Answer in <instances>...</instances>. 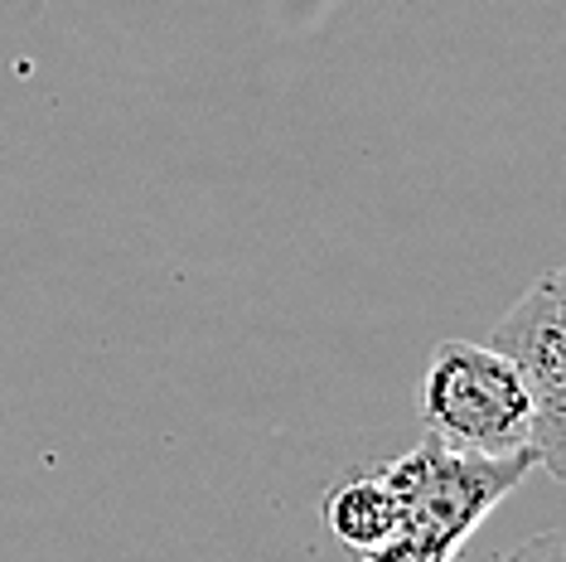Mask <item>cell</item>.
Masks as SVG:
<instances>
[{
	"instance_id": "obj_1",
	"label": "cell",
	"mask_w": 566,
	"mask_h": 562,
	"mask_svg": "<svg viewBox=\"0 0 566 562\" xmlns=\"http://www.w3.org/2000/svg\"><path fill=\"white\" fill-rule=\"evenodd\" d=\"M382 470L402 495V529L364 562H455L489 509L537 470V456H465L427 437Z\"/></svg>"
},
{
	"instance_id": "obj_2",
	"label": "cell",
	"mask_w": 566,
	"mask_h": 562,
	"mask_svg": "<svg viewBox=\"0 0 566 562\" xmlns=\"http://www.w3.org/2000/svg\"><path fill=\"white\" fill-rule=\"evenodd\" d=\"M421 427L431 441L465 456L533 451V398L499 344L446 340L421 374Z\"/></svg>"
},
{
	"instance_id": "obj_3",
	"label": "cell",
	"mask_w": 566,
	"mask_h": 562,
	"mask_svg": "<svg viewBox=\"0 0 566 562\" xmlns=\"http://www.w3.org/2000/svg\"><path fill=\"white\" fill-rule=\"evenodd\" d=\"M494 344L518 364L533 398L537 470L566 485V262L523 291V301L499 321Z\"/></svg>"
},
{
	"instance_id": "obj_4",
	"label": "cell",
	"mask_w": 566,
	"mask_h": 562,
	"mask_svg": "<svg viewBox=\"0 0 566 562\" xmlns=\"http://www.w3.org/2000/svg\"><path fill=\"white\" fill-rule=\"evenodd\" d=\"M329 533L354 553H378L402 529V495L392 490L388 470H354L325 495Z\"/></svg>"
},
{
	"instance_id": "obj_5",
	"label": "cell",
	"mask_w": 566,
	"mask_h": 562,
	"mask_svg": "<svg viewBox=\"0 0 566 562\" xmlns=\"http://www.w3.org/2000/svg\"><path fill=\"white\" fill-rule=\"evenodd\" d=\"M499 562H566V529H547L523 539L518 548H509Z\"/></svg>"
}]
</instances>
